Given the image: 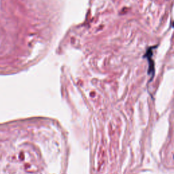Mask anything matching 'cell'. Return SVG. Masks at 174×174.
Listing matches in <instances>:
<instances>
[{
    "mask_svg": "<svg viewBox=\"0 0 174 174\" xmlns=\"http://www.w3.org/2000/svg\"><path fill=\"white\" fill-rule=\"evenodd\" d=\"M152 50H153V47H151L148 48V50H146V53L145 54V55L143 56V57H145L148 61V64H149V67H148V73L149 75H151V78H150V81L153 79L154 76V73H155V69H154V63L153 60H152Z\"/></svg>",
    "mask_w": 174,
    "mask_h": 174,
    "instance_id": "obj_1",
    "label": "cell"
}]
</instances>
